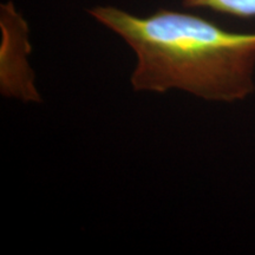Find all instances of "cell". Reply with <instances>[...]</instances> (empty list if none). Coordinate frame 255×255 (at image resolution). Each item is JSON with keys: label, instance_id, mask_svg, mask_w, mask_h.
Segmentation results:
<instances>
[{"label": "cell", "instance_id": "cell-1", "mask_svg": "<svg viewBox=\"0 0 255 255\" xmlns=\"http://www.w3.org/2000/svg\"><path fill=\"white\" fill-rule=\"evenodd\" d=\"M89 13L135 52L130 77L135 91L176 89L221 103L244 101L255 91V32L227 31L170 9L144 18L114 6H97Z\"/></svg>", "mask_w": 255, "mask_h": 255}, {"label": "cell", "instance_id": "cell-2", "mask_svg": "<svg viewBox=\"0 0 255 255\" xmlns=\"http://www.w3.org/2000/svg\"><path fill=\"white\" fill-rule=\"evenodd\" d=\"M2 32L0 49V91L8 98L23 102H40L34 85V73L27 62L31 52L26 21L18 13L13 2L0 7Z\"/></svg>", "mask_w": 255, "mask_h": 255}, {"label": "cell", "instance_id": "cell-3", "mask_svg": "<svg viewBox=\"0 0 255 255\" xmlns=\"http://www.w3.org/2000/svg\"><path fill=\"white\" fill-rule=\"evenodd\" d=\"M188 8H208L232 17L255 18V0H183Z\"/></svg>", "mask_w": 255, "mask_h": 255}]
</instances>
